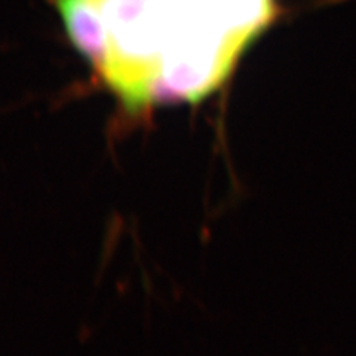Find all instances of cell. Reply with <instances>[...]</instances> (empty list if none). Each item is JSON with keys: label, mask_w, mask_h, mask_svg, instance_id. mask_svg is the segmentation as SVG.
<instances>
[{"label": "cell", "mask_w": 356, "mask_h": 356, "mask_svg": "<svg viewBox=\"0 0 356 356\" xmlns=\"http://www.w3.org/2000/svg\"><path fill=\"white\" fill-rule=\"evenodd\" d=\"M98 76L132 111L199 103L276 18L275 0H102Z\"/></svg>", "instance_id": "1"}, {"label": "cell", "mask_w": 356, "mask_h": 356, "mask_svg": "<svg viewBox=\"0 0 356 356\" xmlns=\"http://www.w3.org/2000/svg\"><path fill=\"white\" fill-rule=\"evenodd\" d=\"M73 47L98 70L106 55V27L99 0H52Z\"/></svg>", "instance_id": "2"}]
</instances>
